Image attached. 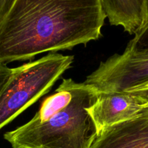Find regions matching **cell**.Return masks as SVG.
<instances>
[{
  "label": "cell",
  "mask_w": 148,
  "mask_h": 148,
  "mask_svg": "<svg viewBox=\"0 0 148 148\" xmlns=\"http://www.w3.org/2000/svg\"><path fill=\"white\" fill-rule=\"evenodd\" d=\"M15 0H0V21L7 15Z\"/></svg>",
  "instance_id": "cell-9"
},
{
  "label": "cell",
  "mask_w": 148,
  "mask_h": 148,
  "mask_svg": "<svg viewBox=\"0 0 148 148\" xmlns=\"http://www.w3.org/2000/svg\"><path fill=\"white\" fill-rule=\"evenodd\" d=\"M91 148H148V107L135 118L102 130Z\"/></svg>",
  "instance_id": "cell-6"
},
{
  "label": "cell",
  "mask_w": 148,
  "mask_h": 148,
  "mask_svg": "<svg viewBox=\"0 0 148 148\" xmlns=\"http://www.w3.org/2000/svg\"><path fill=\"white\" fill-rule=\"evenodd\" d=\"M127 48L133 50L148 49V25L134 35V38L128 43Z\"/></svg>",
  "instance_id": "cell-8"
},
{
  "label": "cell",
  "mask_w": 148,
  "mask_h": 148,
  "mask_svg": "<svg viewBox=\"0 0 148 148\" xmlns=\"http://www.w3.org/2000/svg\"><path fill=\"white\" fill-rule=\"evenodd\" d=\"M105 18L100 0H15L0 21V63L97 40Z\"/></svg>",
  "instance_id": "cell-1"
},
{
  "label": "cell",
  "mask_w": 148,
  "mask_h": 148,
  "mask_svg": "<svg viewBox=\"0 0 148 148\" xmlns=\"http://www.w3.org/2000/svg\"><path fill=\"white\" fill-rule=\"evenodd\" d=\"M73 59V56L50 53L13 68L11 77L0 92V130L47 93L71 67Z\"/></svg>",
  "instance_id": "cell-3"
},
{
  "label": "cell",
  "mask_w": 148,
  "mask_h": 148,
  "mask_svg": "<svg viewBox=\"0 0 148 148\" xmlns=\"http://www.w3.org/2000/svg\"><path fill=\"white\" fill-rule=\"evenodd\" d=\"M148 82V49L126 47L122 54H114L102 62L84 83L100 92H125Z\"/></svg>",
  "instance_id": "cell-4"
},
{
  "label": "cell",
  "mask_w": 148,
  "mask_h": 148,
  "mask_svg": "<svg viewBox=\"0 0 148 148\" xmlns=\"http://www.w3.org/2000/svg\"><path fill=\"white\" fill-rule=\"evenodd\" d=\"M100 3L112 25L122 26L134 35L145 26V0H100Z\"/></svg>",
  "instance_id": "cell-7"
},
{
  "label": "cell",
  "mask_w": 148,
  "mask_h": 148,
  "mask_svg": "<svg viewBox=\"0 0 148 148\" xmlns=\"http://www.w3.org/2000/svg\"><path fill=\"white\" fill-rule=\"evenodd\" d=\"M125 92H131V93L140 97L141 98H142L148 103V88H135V89L131 90L129 91H125Z\"/></svg>",
  "instance_id": "cell-10"
},
{
  "label": "cell",
  "mask_w": 148,
  "mask_h": 148,
  "mask_svg": "<svg viewBox=\"0 0 148 148\" xmlns=\"http://www.w3.org/2000/svg\"><path fill=\"white\" fill-rule=\"evenodd\" d=\"M148 103L130 92H100L88 112L94 120L98 134L107 127L139 116Z\"/></svg>",
  "instance_id": "cell-5"
},
{
  "label": "cell",
  "mask_w": 148,
  "mask_h": 148,
  "mask_svg": "<svg viewBox=\"0 0 148 148\" xmlns=\"http://www.w3.org/2000/svg\"><path fill=\"white\" fill-rule=\"evenodd\" d=\"M148 88V82H147L146 83H145L144 85H141V86L138 87V88ZM134 89H135V88H134ZM132 90H133V89H132Z\"/></svg>",
  "instance_id": "cell-12"
},
{
  "label": "cell",
  "mask_w": 148,
  "mask_h": 148,
  "mask_svg": "<svg viewBox=\"0 0 148 148\" xmlns=\"http://www.w3.org/2000/svg\"><path fill=\"white\" fill-rule=\"evenodd\" d=\"M145 16H146V24H145V26H147L148 25V0H145Z\"/></svg>",
  "instance_id": "cell-11"
},
{
  "label": "cell",
  "mask_w": 148,
  "mask_h": 148,
  "mask_svg": "<svg viewBox=\"0 0 148 148\" xmlns=\"http://www.w3.org/2000/svg\"><path fill=\"white\" fill-rule=\"evenodd\" d=\"M97 94L84 82L63 79L33 119L4 138L12 148H91L98 130L88 109Z\"/></svg>",
  "instance_id": "cell-2"
}]
</instances>
